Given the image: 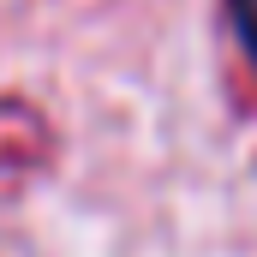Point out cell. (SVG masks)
Here are the masks:
<instances>
[{"mask_svg": "<svg viewBox=\"0 0 257 257\" xmlns=\"http://www.w3.org/2000/svg\"><path fill=\"white\" fill-rule=\"evenodd\" d=\"M54 126H48V114L30 102V96H18V90H0V186L6 180H30V174H42L48 162H54Z\"/></svg>", "mask_w": 257, "mask_h": 257, "instance_id": "obj_1", "label": "cell"}, {"mask_svg": "<svg viewBox=\"0 0 257 257\" xmlns=\"http://www.w3.org/2000/svg\"><path fill=\"white\" fill-rule=\"evenodd\" d=\"M221 36H227V78L239 108L257 114V0H221Z\"/></svg>", "mask_w": 257, "mask_h": 257, "instance_id": "obj_2", "label": "cell"}]
</instances>
